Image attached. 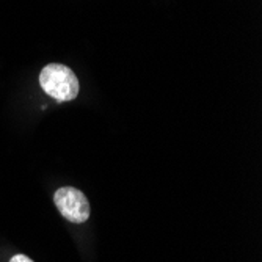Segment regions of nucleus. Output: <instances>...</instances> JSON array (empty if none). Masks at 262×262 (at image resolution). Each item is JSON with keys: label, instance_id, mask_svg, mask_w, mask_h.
<instances>
[{"label": "nucleus", "instance_id": "obj_1", "mask_svg": "<svg viewBox=\"0 0 262 262\" xmlns=\"http://www.w3.org/2000/svg\"><path fill=\"white\" fill-rule=\"evenodd\" d=\"M39 85L46 94H49L58 102L76 99L80 90L77 76L73 73V69L60 63H51L44 66L39 74Z\"/></svg>", "mask_w": 262, "mask_h": 262}, {"label": "nucleus", "instance_id": "obj_2", "mask_svg": "<svg viewBox=\"0 0 262 262\" xmlns=\"http://www.w3.org/2000/svg\"><path fill=\"white\" fill-rule=\"evenodd\" d=\"M55 206L61 215L71 223H85L90 219V203L76 187H61L54 195Z\"/></svg>", "mask_w": 262, "mask_h": 262}, {"label": "nucleus", "instance_id": "obj_3", "mask_svg": "<svg viewBox=\"0 0 262 262\" xmlns=\"http://www.w3.org/2000/svg\"><path fill=\"white\" fill-rule=\"evenodd\" d=\"M10 262H33L30 257H27L26 254H16L10 259Z\"/></svg>", "mask_w": 262, "mask_h": 262}]
</instances>
